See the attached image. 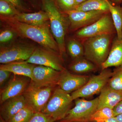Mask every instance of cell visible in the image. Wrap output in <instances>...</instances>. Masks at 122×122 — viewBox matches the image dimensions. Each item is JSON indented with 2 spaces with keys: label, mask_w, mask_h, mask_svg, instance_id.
<instances>
[{
  "label": "cell",
  "mask_w": 122,
  "mask_h": 122,
  "mask_svg": "<svg viewBox=\"0 0 122 122\" xmlns=\"http://www.w3.org/2000/svg\"><path fill=\"white\" fill-rule=\"evenodd\" d=\"M7 19L9 25L20 35L37 42L48 50L60 54L58 45L47 25L34 26Z\"/></svg>",
  "instance_id": "obj_1"
},
{
  "label": "cell",
  "mask_w": 122,
  "mask_h": 122,
  "mask_svg": "<svg viewBox=\"0 0 122 122\" xmlns=\"http://www.w3.org/2000/svg\"><path fill=\"white\" fill-rule=\"evenodd\" d=\"M114 35L104 34L83 40L85 58L101 68L109 56Z\"/></svg>",
  "instance_id": "obj_2"
},
{
  "label": "cell",
  "mask_w": 122,
  "mask_h": 122,
  "mask_svg": "<svg viewBox=\"0 0 122 122\" xmlns=\"http://www.w3.org/2000/svg\"><path fill=\"white\" fill-rule=\"evenodd\" d=\"M42 2L44 10L49 17L51 31L62 57L66 53L65 37L68 28L66 20L52 0H42Z\"/></svg>",
  "instance_id": "obj_3"
},
{
  "label": "cell",
  "mask_w": 122,
  "mask_h": 122,
  "mask_svg": "<svg viewBox=\"0 0 122 122\" xmlns=\"http://www.w3.org/2000/svg\"><path fill=\"white\" fill-rule=\"evenodd\" d=\"M71 95L59 87L55 88L42 113L52 118L55 121L65 117L73 101Z\"/></svg>",
  "instance_id": "obj_4"
},
{
  "label": "cell",
  "mask_w": 122,
  "mask_h": 122,
  "mask_svg": "<svg viewBox=\"0 0 122 122\" xmlns=\"http://www.w3.org/2000/svg\"><path fill=\"white\" fill-rule=\"evenodd\" d=\"M55 87H39L32 81L22 94L27 106L35 112H41L52 96Z\"/></svg>",
  "instance_id": "obj_5"
},
{
  "label": "cell",
  "mask_w": 122,
  "mask_h": 122,
  "mask_svg": "<svg viewBox=\"0 0 122 122\" xmlns=\"http://www.w3.org/2000/svg\"><path fill=\"white\" fill-rule=\"evenodd\" d=\"M75 100L74 107L68 111L65 117L60 122H89L92 116L97 109L98 97L91 100L79 98Z\"/></svg>",
  "instance_id": "obj_6"
},
{
  "label": "cell",
  "mask_w": 122,
  "mask_h": 122,
  "mask_svg": "<svg viewBox=\"0 0 122 122\" xmlns=\"http://www.w3.org/2000/svg\"><path fill=\"white\" fill-rule=\"evenodd\" d=\"M113 72L108 68L102 70L99 74L90 77L87 83L76 91L71 93L73 100L80 98L91 97L101 92L107 84Z\"/></svg>",
  "instance_id": "obj_7"
},
{
  "label": "cell",
  "mask_w": 122,
  "mask_h": 122,
  "mask_svg": "<svg viewBox=\"0 0 122 122\" xmlns=\"http://www.w3.org/2000/svg\"><path fill=\"white\" fill-rule=\"evenodd\" d=\"M116 30L110 12L95 22L77 30L76 36L83 40L104 34H114Z\"/></svg>",
  "instance_id": "obj_8"
},
{
  "label": "cell",
  "mask_w": 122,
  "mask_h": 122,
  "mask_svg": "<svg viewBox=\"0 0 122 122\" xmlns=\"http://www.w3.org/2000/svg\"><path fill=\"white\" fill-rule=\"evenodd\" d=\"M25 61L34 65L50 67L61 72L66 70L61 55L45 49H35L29 58Z\"/></svg>",
  "instance_id": "obj_9"
},
{
  "label": "cell",
  "mask_w": 122,
  "mask_h": 122,
  "mask_svg": "<svg viewBox=\"0 0 122 122\" xmlns=\"http://www.w3.org/2000/svg\"><path fill=\"white\" fill-rule=\"evenodd\" d=\"M62 72L44 66H35L31 81L39 87H55L58 86Z\"/></svg>",
  "instance_id": "obj_10"
},
{
  "label": "cell",
  "mask_w": 122,
  "mask_h": 122,
  "mask_svg": "<svg viewBox=\"0 0 122 122\" xmlns=\"http://www.w3.org/2000/svg\"><path fill=\"white\" fill-rule=\"evenodd\" d=\"M109 11H81L72 10L66 12L69 20L71 30H78L97 21Z\"/></svg>",
  "instance_id": "obj_11"
},
{
  "label": "cell",
  "mask_w": 122,
  "mask_h": 122,
  "mask_svg": "<svg viewBox=\"0 0 122 122\" xmlns=\"http://www.w3.org/2000/svg\"><path fill=\"white\" fill-rule=\"evenodd\" d=\"M31 81L28 77L14 75L1 91L0 104L9 99L22 95L29 86Z\"/></svg>",
  "instance_id": "obj_12"
},
{
  "label": "cell",
  "mask_w": 122,
  "mask_h": 122,
  "mask_svg": "<svg viewBox=\"0 0 122 122\" xmlns=\"http://www.w3.org/2000/svg\"><path fill=\"white\" fill-rule=\"evenodd\" d=\"M35 48L26 45H19L3 49L0 52V63L7 64L25 61L29 58Z\"/></svg>",
  "instance_id": "obj_13"
},
{
  "label": "cell",
  "mask_w": 122,
  "mask_h": 122,
  "mask_svg": "<svg viewBox=\"0 0 122 122\" xmlns=\"http://www.w3.org/2000/svg\"><path fill=\"white\" fill-rule=\"evenodd\" d=\"M90 77L73 74L66 69L62 72L58 86L69 94L76 91L85 85Z\"/></svg>",
  "instance_id": "obj_14"
},
{
  "label": "cell",
  "mask_w": 122,
  "mask_h": 122,
  "mask_svg": "<svg viewBox=\"0 0 122 122\" xmlns=\"http://www.w3.org/2000/svg\"><path fill=\"white\" fill-rule=\"evenodd\" d=\"M26 106L22 95L9 99L1 104L0 117L8 122L15 114Z\"/></svg>",
  "instance_id": "obj_15"
},
{
  "label": "cell",
  "mask_w": 122,
  "mask_h": 122,
  "mask_svg": "<svg viewBox=\"0 0 122 122\" xmlns=\"http://www.w3.org/2000/svg\"><path fill=\"white\" fill-rule=\"evenodd\" d=\"M98 97L97 110L105 107L113 109L122 101V91L113 89L107 85L101 91Z\"/></svg>",
  "instance_id": "obj_16"
},
{
  "label": "cell",
  "mask_w": 122,
  "mask_h": 122,
  "mask_svg": "<svg viewBox=\"0 0 122 122\" xmlns=\"http://www.w3.org/2000/svg\"><path fill=\"white\" fill-rule=\"evenodd\" d=\"M7 18L14 21L37 26L47 25V22L49 20L48 14L44 11L30 13H19L12 17Z\"/></svg>",
  "instance_id": "obj_17"
},
{
  "label": "cell",
  "mask_w": 122,
  "mask_h": 122,
  "mask_svg": "<svg viewBox=\"0 0 122 122\" xmlns=\"http://www.w3.org/2000/svg\"><path fill=\"white\" fill-rule=\"evenodd\" d=\"M122 65V37L118 39L117 36L112 44L107 59L102 65V70Z\"/></svg>",
  "instance_id": "obj_18"
},
{
  "label": "cell",
  "mask_w": 122,
  "mask_h": 122,
  "mask_svg": "<svg viewBox=\"0 0 122 122\" xmlns=\"http://www.w3.org/2000/svg\"><path fill=\"white\" fill-rule=\"evenodd\" d=\"M35 66V65L22 61L2 64L0 66V70L9 71L16 75L26 76L31 79L33 70Z\"/></svg>",
  "instance_id": "obj_19"
},
{
  "label": "cell",
  "mask_w": 122,
  "mask_h": 122,
  "mask_svg": "<svg viewBox=\"0 0 122 122\" xmlns=\"http://www.w3.org/2000/svg\"><path fill=\"white\" fill-rule=\"evenodd\" d=\"M108 7L114 25L116 30V36L118 39L122 37V7L121 5H113L109 0H105Z\"/></svg>",
  "instance_id": "obj_20"
},
{
  "label": "cell",
  "mask_w": 122,
  "mask_h": 122,
  "mask_svg": "<svg viewBox=\"0 0 122 122\" xmlns=\"http://www.w3.org/2000/svg\"><path fill=\"white\" fill-rule=\"evenodd\" d=\"M97 68L94 64L83 57L73 60L69 66L72 72L79 74L93 72Z\"/></svg>",
  "instance_id": "obj_21"
},
{
  "label": "cell",
  "mask_w": 122,
  "mask_h": 122,
  "mask_svg": "<svg viewBox=\"0 0 122 122\" xmlns=\"http://www.w3.org/2000/svg\"><path fill=\"white\" fill-rule=\"evenodd\" d=\"M75 10L84 12L109 11L108 5L105 0H87L77 6Z\"/></svg>",
  "instance_id": "obj_22"
},
{
  "label": "cell",
  "mask_w": 122,
  "mask_h": 122,
  "mask_svg": "<svg viewBox=\"0 0 122 122\" xmlns=\"http://www.w3.org/2000/svg\"><path fill=\"white\" fill-rule=\"evenodd\" d=\"M67 49L70 56L73 60L83 57L84 56L83 44L76 39H71L68 41Z\"/></svg>",
  "instance_id": "obj_23"
},
{
  "label": "cell",
  "mask_w": 122,
  "mask_h": 122,
  "mask_svg": "<svg viewBox=\"0 0 122 122\" xmlns=\"http://www.w3.org/2000/svg\"><path fill=\"white\" fill-rule=\"evenodd\" d=\"M107 85L113 89L122 91V65L114 69Z\"/></svg>",
  "instance_id": "obj_24"
},
{
  "label": "cell",
  "mask_w": 122,
  "mask_h": 122,
  "mask_svg": "<svg viewBox=\"0 0 122 122\" xmlns=\"http://www.w3.org/2000/svg\"><path fill=\"white\" fill-rule=\"evenodd\" d=\"M35 113L31 107L27 105L13 116L8 122H28Z\"/></svg>",
  "instance_id": "obj_25"
},
{
  "label": "cell",
  "mask_w": 122,
  "mask_h": 122,
  "mask_svg": "<svg viewBox=\"0 0 122 122\" xmlns=\"http://www.w3.org/2000/svg\"><path fill=\"white\" fill-rule=\"evenodd\" d=\"M113 117H115L113 109L108 107H103L97 110L92 116L90 121L102 122Z\"/></svg>",
  "instance_id": "obj_26"
},
{
  "label": "cell",
  "mask_w": 122,
  "mask_h": 122,
  "mask_svg": "<svg viewBox=\"0 0 122 122\" xmlns=\"http://www.w3.org/2000/svg\"><path fill=\"white\" fill-rule=\"evenodd\" d=\"M19 13L17 9L6 0H0L1 15L7 17H11Z\"/></svg>",
  "instance_id": "obj_27"
},
{
  "label": "cell",
  "mask_w": 122,
  "mask_h": 122,
  "mask_svg": "<svg viewBox=\"0 0 122 122\" xmlns=\"http://www.w3.org/2000/svg\"><path fill=\"white\" fill-rule=\"evenodd\" d=\"M58 7L65 13L75 10V0H55Z\"/></svg>",
  "instance_id": "obj_28"
},
{
  "label": "cell",
  "mask_w": 122,
  "mask_h": 122,
  "mask_svg": "<svg viewBox=\"0 0 122 122\" xmlns=\"http://www.w3.org/2000/svg\"><path fill=\"white\" fill-rule=\"evenodd\" d=\"M55 120L50 116L41 112H35L28 122H54Z\"/></svg>",
  "instance_id": "obj_29"
},
{
  "label": "cell",
  "mask_w": 122,
  "mask_h": 122,
  "mask_svg": "<svg viewBox=\"0 0 122 122\" xmlns=\"http://www.w3.org/2000/svg\"><path fill=\"white\" fill-rule=\"evenodd\" d=\"M13 33L11 30H3L0 34V42L1 43H5L10 41L13 38Z\"/></svg>",
  "instance_id": "obj_30"
},
{
  "label": "cell",
  "mask_w": 122,
  "mask_h": 122,
  "mask_svg": "<svg viewBox=\"0 0 122 122\" xmlns=\"http://www.w3.org/2000/svg\"><path fill=\"white\" fill-rule=\"evenodd\" d=\"M12 73L5 70H0V86H2L4 83L11 76Z\"/></svg>",
  "instance_id": "obj_31"
},
{
  "label": "cell",
  "mask_w": 122,
  "mask_h": 122,
  "mask_svg": "<svg viewBox=\"0 0 122 122\" xmlns=\"http://www.w3.org/2000/svg\"><path fill=\"white\" fill-rule=\"evenodd\" d=\"M18 10L23 11L25 10L21 0H6Z\"/></svg>",
  "instance_id": "obj_32"
},
{
  "label": "cell",
  "mask_w": 122,
  "mask_h": 122,
  "mask_svg": "<svg viewBox=\"0 0 122 122\" xmlns=\"http://www.w3.org/2000/svg\"><path fill=\"white\" fill-rule=\"evenodd\" d=\"M115 116L122 114V100L113 109Z\"/></svg>",
  "instance_id": "obj_33"
},
{
  "label": "cell",
  "mask_w": 122,
  "mask_h": 122,
  "mask_svg": "<svg viewBox=\"0 0 122 122\" xmlns=\"http://www.w3.org/2000/svg\"><path fill=\"white\" fill-rule=\"evenodd\" d=\"M102 122H119L116 117H112Z\"/></svg>",
  "instance_id": "obj_34"
},
{
  "label": "cell",
  "mask_w": 122,
  "mask_h": 122,
  "mask_svg": "<svg viewBox=\"0 0 122 122\" xmlns=\"http://www.w3.org/2000/svg\"><path fill=\"white\" fill-rule=\"evenodd\" d=\"M113 5H122V0H110Z\"/></svg>",
  "instance_id": "obj_35"
},
{
  "label": "cell",
  "mask_w": 122,
  "mask_h": 122,
  "mask_svg": "<svg viewBox=\"0 0 122 122\" xmlns=\"http://www.w3.org/2000/svg\"><path fill=\"white\" fill-rule=\"evenodd\" d=\"M115 117L118 122H122V114L117 115Z\"/></svg>",
  "instance_id": "obj_36"
},
{
  "label": "cell",
  "mask_w": 122,
  "mask_h": 122,
  "mask_svg": "<svg viewBox=\"0 0 122 122\" xmlns=\"http://www.w3.org/2000/svg\"><path fill=\"white\" fill-rule=\"evenodd\" d=\"M86 0H75L76 7L79 5H80V4L83 3V2H85V1Z\"/></svg>",
  "instance_id": "obj_37"
},
{
  "label": "cell",
  "mask_w": 122,
  "mask_h": 122,
  "mask_svg": "<svg viewBox=\"0 0 122 122\" xmlns=\"http://www.w3.org/2000/svg\"><path fill=\"white\" fill-rule=\"evenodd\" d=\"M0 122H5V121L1 117H0Z\"/></svg>",
  "instance_id": "obj_38"
},
{
  "label": "cell",
  "mask_w": 122,
  "mask_h": 122,
  "mask_svg": "<svg viewBox=\"0 0 122 122\" xmlns=\"http://www.w3.org/2000/svg\"><path fill=\"white\" fill-rule=\"evenodd\" d=\"M78 122V121H76V122Z\"/></svg>",
  "instance_id": "obj_39"
},
{
  "label": "cell",
  "mask_w": 122,
  "mask_h": 122,
  "mask_svg": "<svg viewBox=\"0 0 122 122\" xmlns=\"http://www.w3.org/2000/svg\"><path fill=\"white\" fill-rule=\"evenodd\" d=\"M30 0V1H32L34 0Z\"/></svg>",
  "instance_id": "obj_40"
},
{
  "label": "cell",
  "mask_w": 122,
  "mask_h": 122,
  "mask_svg": "<svg viewBox=\"0 0 122 122\" xmlns=\"http://www.w3.org/2000/svg\"></svg>",
  "instance_id": "obj_41"
}]
</instances>
